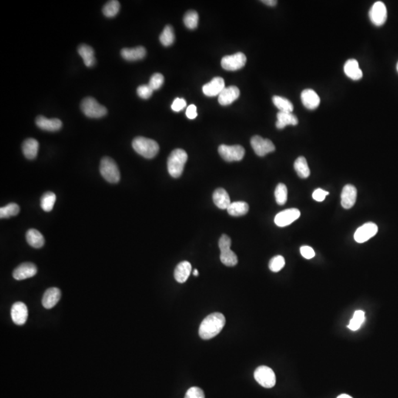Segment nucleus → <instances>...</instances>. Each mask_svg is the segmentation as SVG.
<instances>
[{"label":"nucleus","mask_w":398,"mask_h":398,"mask_svg":"<svg viewBox=\"0 0 398 398\" xmlns=\"http://www.w3.org/2000/svg\"><path fill=\"white\" fill-rule=\"evenodd\" d=\"M225 323L226 319L222 313H212L202 321L199 328V336L205 340L212 339L221 333Z\"/></svg>","instance_id":"obj_1"},{"label":"nucleus","mask_w":398,"mask_h":398,"mask_svg":"<svg viewBox=\"0 0 398 398\" xmlns=\"http://www.w3.org/2000/svg\"><path fill=\"white\" fill-rule=\"evenodd\" d=\"M188 158V154L183 149L172 151L168 159V171L171 176L179 178L182 175Z\"/></svg>","instance_id":"obj_2"},{"label":"nucleus","mask_w":398,"mask_h":398,"mask_svg":"<svg viewBox=\"0 0 398 398\" xmlns=\"http://www.w3.org/2000/svg\"><path fill=\"white\" fill-rule=\"evenodd\" d=\"M135 151L146 159H152L157 155L159 146L156 141L143 137H138L132 142Z\"/></svg>","instance_id":"obj_3"},{"label":"nucleus","mask_w":398,"mask_h":398,"mask_svg":"<svg viewBox=\"0 0 398 398\" xmlns=\"http://www.w3.org/2000/svg\"><path fill=\"white\" fill-rule=\"evenodd\" d=\"M231 243H232V241H231L230 238L226 235H222L218 242V246L221 250L220 259L222 263L229 267L235 266L238 262V257L235 255V252L231 250Z\"/></svg>","instance_id":"obj_4"},{"label":"nucleus","mask_w":398,"mask_h":398,"mask_svg":"<svg viewBox=\"0 0 398 398\" xmlns=\"http://www.w3.org/2000/svg\"><path fill=\"white\" fill-rule=\"evenodd\" d=\"M101 175L110 183H118L121 179V173L116 162L110 157H104L100 165Z\"/></svg>","instance_id":"obj_5"},{"label":"nucleus","mask_w":398,"mask_h":398,"mask_svg":"<svg viewBox=\"0 0 398 398\" xmlns=\"http://www.w3.org/2000/svg\"><path fill=\"white\" fill-rule=\"evenodd\" d=\"M81 111L90 118H101L107 114V108L92 97L84 98L81 102Z\"/></svg>","instance_id":"obj_6"},{"label":"nucleus","mask_w":398,"mask_h":398,"mask_svg":"<svg viewBox=\"0 0 398 398\" xmlns=\"http://www.w3.org/2000/svg\"><path fill=\"white\" fill-rule=\"evenodd\" d=\"M254 376L256 381L262 387L270 389L276 384V375L269 366H260L257 368Z\"/></svg>","instance_id":"obj_7"},{"label":"nucleus","mask_w":398,"mask_h":398,"mask_svg":"<svg viewBox=\"0 0 398 398\" xmlns=\"http://www.w3.org/2000/svg\"><path fill=\"white\" fill-rule=\"evenodd\" d=\"M218 153L226 162H238L244 156L245 149L241 145H221L218 148Z\"/></svg>","instance_id":"obj_8"},{"label":"nucleus","mask_w":398,"mask_h":398,"mask_svg":"<svg viewBox=\"0 0 398 398\" xmlns=\"http://www.w3.org/2000/svg\"><path fill=\"white\" fill-rule=\"evenodd\" d=\"M246 57L242 52H237L231 55H226L221 59V66L228 71H236L246 65Z\"/></svg>","instance_id":"obj_9"},{"label":"nucleus","mask_w":398,"mask_h":398,"mask_svg":"<svg viewBox=\"0 0 398 398\" xmlns=\"http://www.w3.org/2000/svg\"><path fill=\"white\" fill-rule=\"evenodd\" d=\"M369 18L375 26H382L387 19V9L383 2H375L369 13Z\"/></svg>","instance_id":"obj_10"},{"label":"nucleus","mask_w":398,"mask_h":398,"mask_svg":"<svg viewBox=\"0 0 398 398\" xmlns=\"http://www.w3.org/2000/svg\"><path fill=\"white\" fill-rule=\"evenodd\" d=\"M251 145L255 154L259 156H265L266 154L275 151V145L272 141L260 136H255L251 139Z\"/></svg>","instance_id":"obj_11"},{"label":"nucleus","mask_w":398,"mask_h":398,"mask_svg":"<svg viewBox=\"0 0 398 398\" xmlns=\"http://www.w3.org/2000/svg\"><path fill=\"white\" fill-rule=\"evenodd\" d=\"M300 211L298 209H285L275 216V222L279 227L289 226L300 217Z\"/></svg>","instance_id":"obj_12"},{"label":"nucleus","mask_w":398,"mask_h":398,"mask_svg":"<svg viewBox=\"0 0 398 398\" xmlns=\"http://www.w3.org/2000/svg\"><path fill=\"white\" fill-rule=\"evenodd\" d=\"M378 231H379V228L377 225L372 222H369L360 226L356 230V233L354 235V238L356 242L362 243L375 236L377 234Z\"/></svg>","instance_id":"obj_13"},{"label":"nucleus","mask_w":398,"mask_h":398,"mask_svg":"<svg viewBox=\"0 0 398 398\" xmlns=\"http://www.w3.org/2000/svg\"><path fill=\"white\" fill-rule=\"evenodd\" d=\"M11 319L17 325H25L28 316V310L23 302H17L13 305L11 311Z\"/></svg>","instance_id":"obj_14"},{"label":"nucleus","mask_w":398,"mask_h":398,"mask_svg":"<svg viewBox=\"0 0 398 398\" xmlns=\"http://www.w3.org/2000/svg\"><path fill=\"white\" fill-rule=\"evenodd\" d=\"M37 273V268L34 263L24 262L14 269L13 277L17 280H23L35 276Z\"/></svg>","instance_id":"obj_15"},{"label":"nucleus","mask_w":398,"mask_h":398,"mask_svg":"<svg viewBox=\"0 0 398 398\" xmlns=\"http://www.w3.org/2000/svg\"><path fill=\"white\" fill-rule=\"evenodd\" d=\"M225 88V83L223 78L216 77L210 82L204 85L202 90L206 96L215 97L219 95Z\"/></svg>","instance_id":"obj_16"},{"label":"nucleus","mask_w":398,"mask_h":398,"mask_svg":"<svg viewBox=\"0 0 398 398\" xmlns=\"http://www.w3.org/2000/svg\"><path fill=\"white\" fill-rule=\"evenodd\" d=\"M341 203L345 209H350L354 206L357 198V190L353 185H347L344 187L341 195Z\"/></svg>","instance_id":"obj_17"},{"label":"nucleus","mask_w":398,"mask_h":398,"mask_svg":"<svg viewBox=\"0 0 398 398\" xmlns=\"http://www.w3.org/2000/svg\"><path fill=\"white\" fill-rule=\"evenodd\" d=\"M240 94L239 88L235 86L225 87V89L218 95V102L222 105H230L239 98Z\"/></svg>","instance_id":"obj_18"},{"label":"nucleus","mask_w":398,"mask_h":398,"mask_svg":"<svg viewBox=\"0 0 398 398\" xmlns=\"http://www.w3.org/2000/svg\"><path fill=\"white\" fill-rule=\"evenodd\" d=\"M37 126L44 131H57L61 129L62 127V122L57 118L48 119L44 116H38L35 120Z\"/></svg>","instance_id":"obj_19"},{"label":"nucleus","mask_w":398,"mask_h":398,"mask_svg":"<svg viewBox=\"0 0 398 398\" xmlns=\"http://www.w3.org/2000/svg\"><path fill=\"white\" fill-rule=\"evenodd\" d=\"M301 101L304 106L308 109H316L320 104V98L315 91L312 89H305L301 94Z\"/></svg>","instance_id":"obj_20"},{"label":"nucleus","mask_w":398,"mask_h":398,"mask_svg":"<svg viewBox=\"0 0 398 398\" xmlns=\"http://www.w3.org/2000/svg\"><path fill=\"white\" fill-rule=\"evenodd\" d=\"M61 291L58 288H51L44 292L42 305L46 309H51L56 305L61 299Z\"/></svg>","instance_id":"obj_21"},{"label":"nucleus","mask_w":398,"mask_h":398,"mask_svg":"<svg viewBox=\"0 0 398 398\" xmlns=\"http://www.w3.org/2000/svg\"><path fill=\"white\" fill-rule=\"evenodd\" d=\"M192 271L191 264L188 261H183L177 265L174 271V277L179 283H184L188 280Z\"/></svg>","instance_id":"obj_22"},{"label":"nucleus","mask_w":398,"mask_h":398,"mask_svg":"<svg viewBox=\"0 0 398 398\" xmlns=\"http://www.w3.org/2000/svg\"><path fill=\"white\" fill-rule=\"evenodd\" d=\"M344 71L346 76L354 81L360 80L363 77V72L359 68V62L356 59H349L345 63Z\"/></svg>","instance_id":"obj_23"},{"label":"nucleus","mask_w":398,"mask_h":398,"mask_svg":"<svg viewBox=\"0 0 398 398\" xmlns=\"http://www.w3.org/2000/svg\"><path fill=\"white\" fill-rule=\"evenodd\" d=\"M146 55V50L143 47L135 48H124L121 51V55L124 59L128 61H135L142 59Z\"/></svg>","instance_id":"obj_24"},{"label":"nucleus","mask_w":398,"mask_h":398,"mask_svg":"<svg viewBox=\"0 0 398 398\" xmlns=\"http://www.w3.org/2000/svg\"><path fill=\"white\" fill-rule=\"evenodd\" d=\"M214 204L221 209H227L231 204L230 198L229 194L223 188H218L214 192Z\"/></svg>","instance_id":"obj_25"},{"label":"nucleus","mask_w":398,"mask_h":398,"mask_svg":"<svg viewBox=\"0 0 398 398\" xmlns=\"http://www.w3.org/2000/svg\"><path fill=\"white\" fill-rule=\"evenodd\" d=\"M78 53L84 60V64L88 68H92L95 65L96 60L93 48L87 44H81L78 48Z\"/></svg>","instance_id":"obj_26"},{"label":"nucleus","mask_w":398,"mask_h":398,"mask_svg":"<svg viewBox=\"0 0 398 398\" xmlns=\"http://www.w3.org/2000/svg\"><path fill=\"white\" fill-rule=\"evenodd\" d=\"M277 121L276 126L278 129H283L287 125H296L299 122L298 118L290 112H279L277 115Z\"/></svg>","instance_id":"obj_27"},{"label":"nucleus","mask_w":398,"mask_h":398,"mask_svg":"<svg viewBox=\"0 0 398 398\" xmlns=\"http://www.w3.org/2000/svg\"><path fill=\"white\" fill-rule=\"evenodd\" d=\"M39 144L36 139L29 138L22 144V152L28 159H35L38 154Z\"/></svg>","instance_id":"obj_28"},{"label":"nucleus","mask_w":398,"mask_h":398,"mask_svg":"<svg viewBox=\"0 0 398 398\" xmlns=\"http://www.w3.org/2000/svg\"><path fill=\"white\" fill-rule=\"evenodd\" d=\"M26 239L30 246L35 249L42 247L45 242L44 236L41 235V232L34 229H29L27 232Z\"/></svg>","instance_id":"obj_29"},{"label":"nucleus","mask_w":398,"mask_h":398,"mask_svg":"<svg viewBox=\"0 0 398 398\" xmlns=\"http://www.w3.org/2000/svg\"><path fill=\"white\" fill-rule=\"evenodd\" d=\"M249 205L246 202H232L227 208V212L232 216H242L249 212Z\"/></svg>","instance_id":"obj_30"},{"label":"nucleus","mask_w":398,"mask_h":398,"mask_svg":"<svg viewBox=\"0 0 398 398\" xmlns=\"http://www.w3.org/2000/svg\"><path fill=\"white\" fill-rule=\"evenodd\" d=\"M294 167L295 171H296L297 175L302 179H306L311 174L308 162H307L306 159L304 156L298 157L296 160L295 161Z\"/></svg>","instance_id":"obj_31"},{"label":"nucleus","mask_w":398,"mask_h":398,"mask_svg":"<svg viewBox=\"0 0 398 398\" xmlns=\"http://www.w3.org/2000/svg\"><path fill=\"white\" fill-rule=\"evenodd\" d=\"M272 101L275 106L279 110V112H290V113L293 112V104L289 100L283 97L274 96Z\"/></svg>","instance_id":"obj_32"},{"label":"nucleus","mask_w":398,"mask_h":398,"mask_svg":"<svg viewBox=\"0 0 398 398\" xmlns=\"http://www.w3.org/2000/svg\"><path fill=\"white\" fill-rule=\"evenodd\" d=\"M56 201V195L54 192H47L41 198V208L45 212H51Z\"/></svg>","instance_id":"obj_33"},{"label":"nucleus","mask_w":398,"mask_h":398,"mask_svg":"<svg viewBox=\"0 0 398 398\" xmlns=\"http://www.w3.org/2000/svg\"><path fill=\"white\" fill-rule=\"evenodd\" d=\"M159 41L165 47L171 46L175 41L173 28L171 25H167L159 36Z\"/></svg>","instance_id":"obj_34"},{"label":"nucleus","mask_w":398,"mask_h":398,"mask_svg":"<svg viewBox=\"0 0 398 398\" xmlns=\"http://www.w3.org/2000/svg\"><path fill=\"white\" fill-rule=\"evenodd\" d=\"M121 5L118 0H112L107 2L104 8H103V13L104 15L108 18L115 17L119 13Z\"/></svg>","instance_id":"obj_35"},{"label":"nucleus","mask_w":398,"mask_h":398,"mask_svg":"<svg viewBox=\"0 0 398 398\" xmlns=\"http://www.w3.org/2000/svg\"><path fill=\"white\" fill-rule=\"evenodd\" d=\"M365 321V313L362 311H356L349 322L348 328L352 331H356L362 326Z\"/></svg>","instance_id":"obj_36"},{"label":"nucleus","mask_w":398,"mask_h":398,"mask_svg":"<svg viewBox=\"0 0 398 398\" xmlns=\"http://www.w3.org/2000/svg\"><path fill=\"white\" fill-rule=\"evenodd\" d=\"M198 14L196 11H190L184 17V23L187 28L190 30L195 29L198 26Z\"/></svg>","instance_id":"obj_37"},{"label":"nucleus","mask_w":398,"mask_h":398,"mask_svg":"<svg viewBox=\"0 0 398 398\" xmlns=\"http://www.w3.org/2000/svg\"><path fill=\"white\" fill-rule=\"evenodd\" d=\"M277 203L279 205H284L288 199V190L284 184L280 183L277 186L275 192Z\"/></svg>","instance_id":"obj_38"},{"label":"nucleus","mask_w":398,"mask_h":398,"mask_svg":"<svg viewBox=\"0 0 398 398\" xmlns=\"http://www.w3.org/2000/svg\"><path fill=\"white\" fill-rule=\"evenodd\" d=\"M19 207L15 203L8 204L0 209V218H8L9 217L15 216L19 212Z\"/></svg>","instance_id":"obj_39"},{"label":"nucleus","mask_w":398,"mask_h":398,"mask_svg":"<svg viewBox=\"0 0 398 398\" xmlns=\"http://www.w3.org/2000/svg\"><path fill=\"white\" fill-rule=\"evenodd\" d=\"M285 261L283 257L281 255L274 257L269 262V267L273 272H278L285 266Z\"/></svg>","instance_id":"obj_40"},{"label":"nucleus","mask_w":398,"mask_h":398,"mask_svg":"<svg viewBox=\"0 0 398 398\" xmlns=\"http://www.w3.org/2000/svg\"><path fill=\"white\" fill-rule=\"evenodd\" d=\"M163 75L160 73H155L151 76L148 85L151 87L153 90H158L164 84Z\"/></svg>","instance_id":"obj_41"},{"label":"nucleus","mask_w":398,"mask_h":398,"mask_svg":"<svg viewBox=\"0 0 398 398\" xmlns=\"http://www.w3.org/2000/svg\"><path fill=\"white\" fill-rule=\"evenodd\" d=\"M137 92H138V95H139V97H140L142 99H148L152 95L154 90L148 84H147V85L139 86Z\"/></svg>","instance_id":"obj_42"},{"label":"nucleus","mask_w":398,"mask_h":398,"mask_svg":"<svg viewBox=\"0 0 398 398\" xmlns=\"http://www.w3.org/2000/svg\"><path fill=\"white\" fill-rule=\"evenodd\" d=\"M185 398H205V395L202 389L194 386L188 389Z\"/></svg>","instance_id":"obj_43"},{"label":"nucleus","mask_w":398,"mask_h":398,"mask_svg":"<svg viewBox=\"0 0 398 398\" xmlns=\"http://www.w3.org/2000/svg\"><path fill=\"white\" fill-rule=\"evenodd\" d=\"M187 102L183 98H176L175 101L173 102L171 108L174 112H179L186 107Z\"/></svg>","instance_id":"obj_44"},{"label":"nucleus","mask_w":398,"mask_h":398,"mask_svg":"<svg viewBox=\"0 0 398 398\" xmlns=\"http://www.w3.org/2000/svg\"><path fill=\"white\" fill-rule=\"evenodd\" d=\"M300 252L301 255H302L303 258H305V259H312V258H314L315 256V252L313 250V248L310 247L308 246H303L300 248Z\"/></svg>","instance_id":"obj_45"},{"label":"nucleus","mask_w":398,"mask_h":398,"mask_svg":"<svg viewBox=\"0 0 398 398\" xmlns=\"http://www.w3.org/2000/svg\"><path fill=\"white\" fill-rule=\"evenodd\" d=\"M329 195V192L324 190L322 189H317L313 192V198L317 202H323L325 199V197Z\"/></svg>","instance_id":"obj_46"},{"label":"nucleus","mask_w":398,"mask_h":398,"mask_svg":"<svg viewBox=\"0 0 398 398\" xmlns=\"http://www.w3.org/2000/svg\"><path fill=\"white\" fill-rule=\"evenodd\" d=\"M186 115L189 119L193 120L196 118L197 115V108L195 105H190L187 108Z\"/></svg>","instance_id":"obj_47"},{"label":"nucleus","mask_w":398,"mask_h":398,"mask_svg":"<svg viewBox=\"0 0 398 398\" xmlns=\"http://www.w3.org/2000/svg\"><path fill=\"white\" fill-rule=\"evenodd\" d=\"M261 2L265 4V5L272 7L275 6V5L277 4V1H276V0H263V1H261Z\"/></svg>","instance_id":"obj_48"},{"label":"nucleus","mask_w":398,"mask_h":398,"mask_svg":"<svg viewBox=\"0 0 398 398\" xmlns=\"http://www.w3.org/2000/svg\"><path fill=\"white\" fill-rule=\"evenodd\" d=\"M337 398H352V397L349 396V395H346V394H342V395H339L338 396Z\"/></svg>","instance_id":"obj_49"},{"label":"nucleus","mask_w":398,"mask_h":398,"mask_svg":"<svg viewBox=\"0 0 398 398\" xmlns=\"http://www.w3.org/2000/svg\"><path fill=\"white\" fill-rule=\"evenodd\" d=\"M198 275H199V273H198V271L197 270V269H195V270L193 271L194 276L197 277L198 276Z\"/></svg>","instance_id":"obj_50"},{"label":"nucleus","mask_w":398,"mask_h":398,"mask_svg":"<svg viewBox=\"0 0 398 398\" xmlns=\"http://www.w3.org/2000/svg\"><path fill=\"white\" fill-rule=\"evenodd\" d=\"M397 71H398V64H397Z\"/></svg>","instance_id":"obj_51"}]
</instances>
